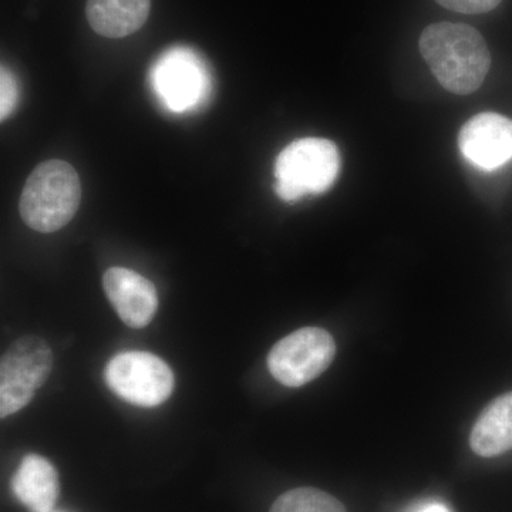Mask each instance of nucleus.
Segmentation results:
<instances>
[{
  "instance_id": "nucleus-3",
  "label": "nucleus",
  "mask_w": 512,
  "mask_h": 512,
  "mask_svg": "<svg viewBox=\"0 0 512 512\" xmlns=\"http://www.w3.org/2000/svg\"><path fill=\"white\" fill-rule=\"evenodd\" d=\"M340 171V153L326 138L308 137L293 141L275 164V190L284 201L328 191Z\"/></svg>"
},
{
  "instance_id": "nucleus-6",
  "label": "nucleus",
  "mask_w": 512,
  "mask_h": 512,
  "mask_svg": "<svg viewBox=\"0 0 512 512\" xmlns=\"http://www.w3.org/2000/svg\"><path fill=\"white\" fill-rule=\"evenodd\" d=\"M336 342L328 330L303 328L275 343L268 369L286 387H302L318 379L332 365Z\"/></svg>"
},
{
  "instance_id": "nucleus-14",
  "label": "nucleus",
  "mask_w": 512,
  "mask_h": 512,
  "mask_svg": "<svg viewBox=\"0 0 512 512\" xmlns=\"http://www.w3.org/2000/svg\"><path fill=\"white\" fill-rule=\"evenodd\" d=\"M19 89L15 76L6 69L0 70V119L6 120L18 104Z\"/></svg>"
},
{
  "instance_id": "nucleus-11",
  "label": "nucleus",
  "mask_w": 512,
  "mask_h": 512,
  "mask_svg": "<svg viewBox=\"0 0 512 512\" xmlns=\"http://www.w3.org/2000/svg\"><path fill=\"white\" fill-rule=\"evenodd\" d=\"M151 0H87L86 16L97 35L120 39L143 28Z\"/></svg>"
},
{
  "instance_id": "nucleus-7",
  "label": "nucleus",
  "mask_w": 512,
  "mask_h": 512,
  "mask_svg": "<svg viewBox=\"0 0 512 512\" xmlns=\"http://www.w3.org/2000/svg\"><path fill=\"white\" fill-rule=\"evenodd\" d=\"M153 83L165 106L178 113L200 103L210 86L198 57L180 49L167 53L157 63Z\"/></svg>"
},
{
  "instance_id": "nucleus-13",
  "label": "nucleus",
  "mask_w": 512,
  "mask_h": 512,
  "mask_svg": "<svg viewBox=\"0 0 512 512\" xmlns=\"http://www.w3.org/2000/svg\"><path fill=\"white\" fill-rule=\"evenodd\" d=\"M269 512H348L338 498L318 488L286 491L272 504Z\"/></svg>"
},
{
  "instance_id": "nucleus-2",
  "label": "nucleus",
  "mask_w": 512,
  "mask_h": 512,
  "mask_svg": "<svg viewBox=\"0 0 512 512\" xmlns=\"http://www.w3.org/2000/svg\"><path fill=\"white\" fill-rule=\"evenodd\" d=\"M82 201L76 170L63 160L37 165L20 195V217L29 228L52 234L73 220Z\"/></svg>"
},
{
  "instance_id": "nucleus-1",
  "label": "nucleus",
  "mask_w": 512,
  "mask_h": 512,
  "mask_svg": "<svg viewBox=\"0 0 512 512\" xmlns=\"http://www.w3.org/2000/svg\"><path fill=\"white\" fill-rule=\"evenodd\" d=\"M419 49L441 86L460 96L480 89L490 72L491 55L484 37L463 23L427 26L421 33Z\"/></svg>"
},
{
  "instance_id": "nucleus-4",
  "label": "nucleus",
  "mask_w": 512,
  "mask_h": 512,
  "mask_svg": "<svg viewBox=\"0 0 512 512\" xmlns=\"http://www.w3.org/2000/svg\"><path fill=\"white\" fill-rule=\"evenodd\" d=\"M53 369L52 349L45 339L16 340L0 362V416L6 419L32 402Z\"/></svg>"
},
{
  "instance_id": "nucleus-10",
  "label": "nucleus",
  "mask_w": 512,
  "mask_h": 512,
  "mask_svg": "<svg viewBox=\"0 0 512 512\" xmlns=\"http://www.w3.org/2000/svg\"><path fill=\"white\" fill-rule=\"evenodd\" d=\"M16 498L33 512H50L60 493L59 474L45 457L29 454L19 464L12 480Z\"/></svg>"
},
{
  "instance_id": "nucleus-9",
  "label": "nucleus",
  "mask_w": 512,
  "mask_h": 512,
  "mask_svg": "<svg viewBox=\"0 0 512 512\" xmlns=\"http://www.w3.org/2000/svg\"><path fill=\"white\" fill-rule=\"evenodd\" d=\"M104 291L117 315L133 329L150 325L158 309L156 286L131 269L110 268L103 276Z\"/></svg>"
},
{
  "instance_id": "nucleus-16",
  "label": "nucleus",
  "mask_w": 512,
  "mask_h": 512,
  "mask_svg": "<svg viewBox=\"0 0 512 512\" xmlns=\"http://www.w3.org/2000/svg\"><path fill=\"white\" fill-rule=\"evenodd\" d=\"M417 512H448L447 508L441 504H430L426 507L420 508Z\"/></svg>"
},
{
  "instance_id": "nucleus-15",
  "label": "nucleus",
  "mask_w": 512,
  "mask_h": 512,
  "mask_svg": "<svg viewBox=\"0 0 512 512\" xmlns=\"http://www.w3.org/2000/svg\"><path fill=\"white\" fill-rule=\"evenodd\" d=\"M443 8L466 15H480L497 8L503 0H436Z\"/></svg>"
},
{
  "instance_id": "nucleus-5",
  "label": "nucleus",
  "mask_w": 512,
  "mask_h": 512,
  "mask_svg": "<svg viewBox=\"0 0 512 512\" xmlns=\"http://www.w3.org/2000/svg\"><path fill=\"white\" fill-rule=\"evenodd\" d=\"M106 383L124 402L160 406L174 390V373L163 359L147 352H124L107 363Z\"/></svg>"
},
{
  "instance_id": "nucleus-8",
  "label": "nucleus",
  "mask_w": 512,
  "mask_h": 512,
  "mask_svg": "<svg viewBox=\"0 0 512 512\" xmlns=\"http://www.w3.org/2000/svg\"><path fill=\"white\" fill-rule=\"evenodd\" d=\"M464 158L481 170H495L512 160V120L481 113L467 121L458 136Z\"/></svg>"
},
{
  "instance_id": "nucleus-12",
  "label": "nucleus",
  "mask_w": 512,
  "mask_h": 512,
  "mask_svg": "<svg viewBox=\"0 0 512 512\" xmlns=\"http://www.w3.org/2000/svg\"><path fill=\"white\" fill-rule=\"evenodd\" d=\"M470 447L477 456L485 458L512 450V392L485 407L471 430Z\"/></svg>"
},
{
  "instance_id": "nucleus-17",
  "label": "nucleus",
  "mask_w": 512,
  "mask_h": 512,
  "mask_svg": "<svg viewBox=\"0 0 512 512\" xmlns=\"http://www.w3.org/2000/svg\"><path fill=\"white\" fill-rule=\"evenodd\" d=\"M50 512H53V511H50Z\"/></svg>"
}]
</instances>
